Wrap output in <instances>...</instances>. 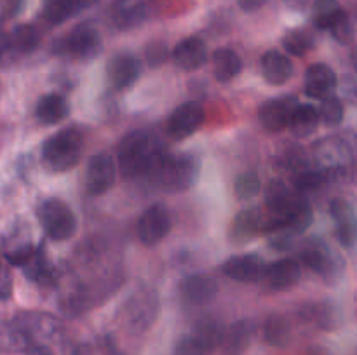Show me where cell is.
Segmentation results:
<instances>
[{
    "mask_svg": "<svg viewBox=\"0 0 357 355\" xmlns=\"http://www.w3.org/2000/svg\"><path fill=\"white\" fill-rule=\"evenodd\" d=\"M166 153L162 145L152 134L135 131L126 136L119 145V169L124 178H138L153 174Z\"/></svg>",
    "mask_w": 357,
    "mask_h": 355,
    "instance_id": "cell-1",
    "label": "cell"
},
{
    "mask_svg": "<svg viewBox=\"0 0 357 355\" xmlns=\"http://www.w3.org/2000/svg\"><path fill=\"white\" fill-rule=\"evenodd\" d=\"M201 173V162L197 157L188 155H164L152 176L155 178L157 184L171 194L185 191L194 187Z\"/></svg>",
    "mask_w": 357,
    "mask_h": 355,
    "instance_id": "cell-2",
    "label": "cell"
},
{
    "mask_svg": "<svg viewBox=\"0 0 357 355\" xmlns=\"http://www.w3.org/2000/svg\"><path fill=\"white\" fill-rule=\"evenodd\" d=\"M84 148V138L75 127L63 129L42 146V159L52 173H65L77 166Z\"/></svg>",
    "mask_w": 357,
    "mask_h": 355,
    "instance_id": "cell-3",
    "label": "cell"
},
{
    "mask_svg": "<svg viewBox=\"0 0 357 355\" xmlns=\"http://www.w3.org/2000/svg\"><path fill=\"white\" fill-rule=\"evenodd\" d=\"M37 218L42 230L51 240L61 242L77 232V218L68 204L59 198H47L37 209Z\"/></svg>",
    "mask_w": 357,
    "mask_h": 355,
    "instance_id": "cell-4",
    "label": "cell"
},
{
    "mask_svg": "<svg viewBox=\"0 0 357 355\" xmlns=\"http://www.w3.org/2000/svg\"><path fill=\"white\" fill-rule=\"evenodd\" d=\"M159 313V298L152 289H145L128 299L124 306V324L131 333L143 334L153 326Z\"/></svg>",
    "mask_w": 357,
    "mask_h": 355,
    "instance_id": "cell-5",
    "label": "cell"
},
{
    "mask_svg": "<svg viewBox=\"0 0 357 355\" xmlns=\"http://www.w3.org/2000/svg\"><path fill=\"white\" fill-rule=\"evenodd\" d=\"M103 49V40L101 35L98 33L96 28L89 24H80L73 28L66 37L61 38L58 45V51L70 58L80 59V61H89V59L100 56Z\"/></svg>",
    "mask_w": 357,
    "mask_h": 355,
    "instance_id": "cell-6",
    "label": "cell"
},
{
    "mask_svg": "<svg viewBox=\"0 0 357 355\" xmlns=\"http://www.w3.org/2000/svg\"><path fill=\"white\" fill-rule=\"evenodd\" d=\"M302 261L326 281H333V277H338L342 270L337 254L319 239H310L305 242L302 247Z\"/></svg>",
    "mask_w": 357,
    "mask_h": 355,
    "instance_id": "cell-7",
    "label": "cell"
},
{
    "mask_svg": "<svg viewBox=\"0 0 357 355\" xmlns=\"http://www.w3.org/2000/svg\"><path fill=\"white\" fill-rule=\"evenodd\" d=\"M117 180V166L108 153H96L89 159L86 169V188L91 195H103Z\"/></svg>",
    "mask_w": 357,
    "mask_h": 355,
    "instance_id": "cell-8",
    "label": "cell"
},
{
    "mask_svg": "<svg viewBox=\"0 0 357 355\" xmlns=\"http://www.w3.org/2000/svg\"><path fill=\"white\" fill-rule=\"evenodd\" d=\"M204 108L197 101H187L171 113L167 120V132L173 139H187L204 124Z\"/></svg>",
    "mask_w": 357,
    "mask_h": 355,
    "instance_id": "cell-9",
    "label": "cell"
},
{
    "mask_svg": "<svg viewBox=\"0 0 357 355\" xmlns=\"http://www.w3.org/2000/svg\"><path fill=\"white\" fill-rule=\"evenodd\" d=\"M171 230V214L164 205L155 204L146 209L138 219V237L145 246L152 247L167 237Z\"/></svg>",
    "mask_w": 357,
    "mask_h": 355,
    "instance_id": "cell-10",
    "label": "cell"
},
{
    "mask_svg": "<svg viewBox=\"0 0 357 355\" xmlns=\"http://www.w3.org/2000/svg\"><path fill=\"white\" fill-rule=\"evenodd\" d=\"M296 104H298V100L293 96L274 97L261 104L258 118L267 131L279 132L289 125V118H291Z\"/></svg>",
    "mask_w": 357,
    "mask_h": 355,
    "instance_id": "cell-11",
    "label": "cell"
},
{
    "mask_svg": "<svg viewBox=\"0 0 357 355\" xmlns=\"http://www.w3.org/2000/svg\"><path fill=\"white\" fill-rule=\"evenodd\" d=\"M142 72H143L142 61L131 54L115 56V58L108 63V68H107L108 80H110L112 86L119 90L135 86L136 80L142 77Z\"/></svg>",
    "mask_w": 357,
    "mask_h": 355,
    "instance_id": "cell-12",
    "label": "cell"
},
{
    "mask_svg": "<svg viewBox=\"0 0 357 355\" xmlns=\"http://www.w3.org/2000/svg\"><path fill=\"white\" fill-rule=\"evenodd\" d=\"M223 271L237 282H257L264 277L265 263L258 254H237L223 263Z\"/></svg>",
    "mask_w": 357,
    "mask_h": 355,
    "instance_id": "cell-13",
    "label": "cell"
},
{
    "mask_svg": "<svg viewBox=\"0 0 357 355\" xmlns=\"http://www.w3.org/2000/svg\"><path fill=\"white\" fill-rule=\"evenodd\" d=\"M330 214L335 219L337 239L340 246L345 249H352L356 244V212L352 204L345 198H335L330 205Z\"/></svg>",
    "mask_w": 357,
    "mask_h": 355,
    "instance_id": "cell-14",
    "label": "cell"
},
{
    "mask_svg": "<svg viewBox=\"0 0 357 355\" xmlns=\"http://www.w3.org/2000/svg\"><path fill=\"white\" fill-rule=\"evenodd\" d=\"M337 73L333 68H330L324 63H316L310 65L305 72V94L312 100H324V97L331 96V93L337 87Z\"/></svg>",
    "mask_w": 357,
    "mask_h": 355,
    "instance_id": "cell-15",
    "label": "cell"
},
{
    "mask_svg": "<svg viewBox=\"0 0 357 355\" xmlns=\"http://www.w3.org/2000/svg\"><path fill=\"white\" fill-rule=\"evenodd\" d=\"M181 296L190 305H208L218 294V284L213 277L202 274L188 275L181 282Z\"/></svg>",
    "mask_w": 357,
    "mask_h": 355,
    "instance_id": "cell-16",
    "label": "cell"
},
{
    "mask_svg": "<svg viewBox=\"0 0 357 355\" xmlns=\"http://www.w3.org/2000/svg\"><path fill=\"white\" fill-rule=\"evenodd\" d=\"M260 70L265 82L271 84V86H284L293 77L291 59L282 52L275 51V49L267 51L261 56Z\"/></svg>",
    "mask_w": 357,
    "mask_h": 355,
    "instance_id": "cell-17",
    "label": "cell"
},
{
    "mask_svg": "<svg viewBox=\"0 0 357 355\" xmlns=\"http://www.w3.org/2000/svg\"><path fill=\"white\" fill-rule=\"evenodd\" d=\"M300 277H302V268H300L298 261L291 260V258L275 261L271 267H265L264 271L267 285L274 291H286V289L293 287L300 281Z\"/></svg>",
    "mask_w": 357,
    "mask_h": 355,
    "instance_id": "cell-18",
    "label": "cell"
},
{
    "mask_svg": "<svg viewBox=\"0 0 357 355\" xmlns=\"http://www.w3.org/2000/svg\"><path fill=\"white\" fill-rule=\"evenodd\" d=\"M173 59L176 66H180L185 72H195L208 59V49L201 38L187 37L178 42L176 47L173 49Z\"/></svg>",
    "mask_w": 357,
    "mask_h": 355,
    "instance_id": "cell-19",
    "label": "cell"
},
{
    "mask_svg": "<svg viewBox=\"0 0 357 355\" xmlns=\"http://www.w3.org/2000/svg\"><path fill=\"white\" fill-rule=\"evenodd\" d=\"M70 115V104L61 94H44L37 101L35 106V117L42 125H54L65 120Z\"/></svg>",
    "mask_w": 357,
    "mask_h": 355,
    "instance_id": "cell-20",
    "label": "cell"
},
{
    "mask_svg": "<svg viewBox=\"0 0 357 355\" xmlns=\"http://www.w3.org/2000/svg\"><path fill=\"white\" fill-rule=\"evenodd\" d=\"M261 212L258 207L244 209L234 218L230 226V240L234 244H246L260 232Z\"/></svg>",
    "mask_w": 357,
    "mask_h": 355,
    "instance_id": "cell-21",
    "label": "cell"
},
{
    "mask_svg": "<svg viewBox=\"0 0 357 355\" xmlns=\"http://www.w3.org/2000/svg\"><path fill=\"white\" fill-rule=\"evenodd\" d=\"M149 16V7L142 0H119L114 10V23L119 30L139 26Z\"/></svg>",
    "mask_w": 357,
    "mask_h": 355,
    "instance_id": "cell-22",
    "label": "cell"
},
{
    "mask_svg": "<svg viewBox=\"0 0 357 355\" xmlns=\"http://www.w3.org/2000/svg\"><path fill=\"white\" fill-rule=\"evenodd\" d=\"M96 3V0H45L44 17L51 24H61Z\"/></svg>",
    "mask_w": 357,
    "mask_h": 355,
    "instance_id": "cell-23",
    "label": "cell"
},
{
    "mask_svg": "<svg viewBox=\"0 0 357 355\" xmlns=\"http://www.w3.org/2000/svg\"><path fill=\"white\" fill-rule=\"evenodd\" d=\"M243 72V59L229 47L216 49L213 52V73L218 82H229Z\"/></svg>",
    "mask_w": 357,
    "mask_h": 355,
    "instance_id": "cell-24",
    "label": "cell"
},
{
    "mask_svg": "<svg viewBox=\"0 0 357 355\" xmlns=\"http://www.w3.org/2000/svg\"><path fill=\"white\" fill-rule=\"evenodd\" d=\"M289 129L298 138H309L319 127V113L314 104H296L289 118Z\"/></svg>",
    "mask_w": 357,
    "mask_h": 355,
    "instance_id": "cell-25",
    "label": "cell"
},
{
    "mask_svg": "<svg viewBox=\"0 0 357 355\" xmlns=\"http://www.w3.org/2000/svg\"><path fill=\"white\" fill-rule=\"evenodd\" d=\"M38 31L37 28L31 24H17L13 28L10 33H7V44H9V51L16 52V54L26 56L37 49L38 45Z\"/></svg>",
    "mask_w": 357,
    "mask_h": 355,
    "instance_id": "cell-26",
    "label": "cell"
},
{
    "mask_svg": "<svg viewBox=\"0 0 357 355\" xmlns=\"http://www.w3.org/2000/svg\"><path fill=\"white\" fill-rule=\"evenodd\" d=\"M31 345V334L23 324H2L0 326V350L24 352Z\"/></svg>",
    "mask_w": 357,
    "mask_h": 355,
    "instance_id": "cell-27",
    "label": "cell"
},
{
    "mask_svg": "<svg viewBox=\"0 0 357 355\" xmlns=\"http://www.w3.org/2000/svg\"><path fill=\"white\" fill-rule=\"evenodd\" d=\"M265 204H267L268 211L272 214H275V218L284 216L289 211V207L293 204V197L289 195V190L284 181L274 180L267 184V190H265Z\"/></svg>",
    "mask_w": 357,
    "mask_h": 355,
    "instance_id": "cell-28",
    "label": "cell"
},
{
    "mask_svg": "<svg viewBox=\"0 0 357 355\" xmlns=\"http://www.w3.org/2000/svg\"><path fill=\"white\" fill-rule=\"evenodd\" d=\"M264 340L271 347H286L291 340V326L288 319L279 313L268 317L264 324Z\"/></svg>",
    "mask_w": 357,
    "mask_h": 355,
    "instance_id": "cell-29",
    "label": "cell"
},
{
    "mask_svg": "<svg viewBox=\"0 0 357 355\" xmlns=\"http://www.w3.org/2000/svg\"><path fill=\"white\" fill-rule=\"evenodd\" d=\"M342 6L338 0H314L312 2V21L319 30H330L342 14Z\"/></svg>",
    "mask_w": 357,
    "mask_h": 355,
    "instance_id": "cell-30",
    "label": "cell"
},
{
    "mask_svg": "<svg viewBox=\"0 0 357 355\" xmlns=\"http://www.w3.org/2000/svg\"><path fill=\"white\" fill-rule=\"evenodd\" d=\"M251 336H253V324L250 320H239L232 326L229 336H227V354L241 355L246 347L250 345Z\"/></svg>",
    "mask_w": 357,
    "mask_h": 355,
    "instance_id": "cell-31",
    "label": "cell"
},
{
    "mask_svg": "<svg viewBox=\"0 0 357 355\" xmlns=\"http://www.w3.org/2000/svg\"><path fill=\"white\" fill-rule=\"evenodd\" d=\"M282 45L293 56H305L314 47V37L303 28H293L282 37Z\"/></svg>",
    "mask_w": 357,
    "mask_h": 355,
    "instance_id": "cell-32",
    "label": "cell"
},
{
    "mask_svg": "<svg viewBox=\"0 0 357 355\" xmlns=\"http://www.w3.org/2000/svg\"><path fill=\"white\" fill-rule=\"evenodd\" d=\"M215 347L199 334H187L174 347V355H213Z\"/></svg>",
    "mask_w": 357,
    "mask_h": 355,
    "instance_id": "cell-33",
    "label": "cell"
},
{
    "mask_svg": "<svg viewBox=\"0 0 357 355\" xmlns=\"http://www.w3.org/2000/svg\"><path fill=\"white\" fill-rule=\"evenodd\" d=\"M317 113H319V122H323L328 127H333L338 125L344 118V104L338 97L328 96L324 100H321V106L317 108Z\"/></svg>",
    "mask_w": 357,
    "mask_h": 355,
    "instance_id": "cell-34",
    "label": "cell"
},
{
    "mask_svg": "<svg viewBox=\"0 0 357 355\" xmlns=\"http://www.w3.org/2000/svg\"><path fill=\"white\" fill-rule=\"evenodd\" d=\"M236 195L241 200H250V198L257 197L260 194L261 181L258 173L255 171H246V173L239 174V178L236 180Z\"/></svg>",
    "mask_w": 357,
    "mask_h": 355,
    "instance_id": "cell-35",
    "label": "cell"
},
{
    "mask_svg": "<svg viewBox=\"0 0 357 355\" xmlns=\"http://www.w3.org/2000/svg\"><path fill=\"white\" fill-rule=\"evenodd\" d=\"M330 31L338 44H351L352 38H354V24H352L351 17L345 10H342L340 16L335 19V23L330 26Z\"/></svg>",
    "mask_w": 357,
    "mask_h": 355,
    "instance_id": "cell-36",
    "label": "cell"
},
{
    "mask_svg": "<svg viewBox=\"0 0 357 355\" xmlns=\"http://www.w3.org/2000/svg\"><path fill=\"white\" fill-rule=\"evenodd\" d=\"M37 251L33 249L31 244H23L20 247H14L13 251H7L6 258L10 265H16V267H26L30 263L31 258L35 256Z\"/></svg>",
    "mask_w": 357,
    "mask_h": 355,
    "instance_id": "cell-37",
    "label": "cell"
},
{
    "mask_svg": "<svg viewBox=\"0 0 357 355\" xmlns=\"http://www.w3.org/2000/svg\"><path fill=\"white\" fill-rule=\"evenodd\" d=\"M146 59H149V63L152 66H157L160 65V63L166 61L167 59L166 45L160 44V42H153V44H150L149 47H146Z\"/></svg>",
    "mask_w": 357,
    "mask_h": 355,
    "instance_id": "cell-38",
    "label": "cell"
},
{
    "mask_svg": "<svg viewBox=\"0 0 357 355\" xmlns=\"http://www.w3.org/2000/svg\"><path fill=\"white\" fill-rule=\"evenodd\" d=\"M24 6V0H0V7H2L3 19L6 17H14L21 13Z\"/></svg>",
    "mask_w": 357,
    "mask_h": 355,
    "instance_id": "cell-39",
    "label": "cell"
},
{
    "mask_svg": "<svg viewBox=\"0 0 357 355\" xmlns=\"http://www.w3.org/2000/svg\"><path fill=\"white\" fill-rule=\"evenodd\" d=\"M321 183V176L317 173H307L303 176H300L298 180V187L300 190L303 191H310V190H316Z\"/></svg>",
    "mask_w": 357,
    "mask_h": 355,
    "instance_id": "cell-40",
    "label": "cell"
},
{
    "mask_svg": "<svg viewBox=\"0 0 357 355\" xmlns=\"http://www.w3.org/2000/svg\"><path fill=\"white\" fill-rule=\"evenodd\" d=\"M268 0H237V3H239L241 9L244 10V13H255V10H260L261 7L267 6Z\"/></svg>",
    "mask_w": 357,
    "mask_h": 355,
    "instance_id": "cell-41",
    "label": "cell"
},
{
    "mask_svg": "<svg viewBox=\"0 0 357 355\" xmlns=\"http://www.w3.org/2000/svg\"><path fill=\"white\" fill-rule=\"evenodd\" d=\"M24 352H26V355H54L51 348L45 347V345H33V343H31Z\"/></svg>",
    "mask_w": 357,
    "mask_h": 355,
    "instance_id": "cell-42",
    "label": "cell"
},
{
    "mask_svg": "<svg viewBox=\"0 0 357 355\" xmlns=\"http://www.w3.org/2000/svg\"><path fill=\"white\" fill-rule=\"evenodd\" d=\"M286 7H289L291 10H305L310 6L312 0H282Z\"/></svg>",
    "mask_w": 357,
    "mask_h": 355,
    "instance_id": "cell-43",
    "label": "cell"
},
{
    "mask_svg": "<svg viewBox=\"0 0 357 355\" xmlns=\"http://www.w3.org/2000/svg\"><path fill=\"white\" fill-rule=\"evenodd\" d=\"M70 355H94V352H93V348H91L87 343H80V345H77L75 348H73L72 354H70Z\"/></svg>",
    "mask_w": 357,
    "mask_h": 355,
    "instance_id": "cell-44",
    "label": "cell"
},
{
    "mask_svg": "<svg viewBox=\"0 0 357 355\" xmlns=\"http://www.w3.org/2000/svg\"><path fill=\"white\" fill-rule=\"evenodd\" d=\"M307 355H331L324 347H310Z\"/></svg>",
    "mask_w": 357,
    "mask_h": 355,
    "instance_id": "cell-45",
    "label": "cell"
}]
</instances>
